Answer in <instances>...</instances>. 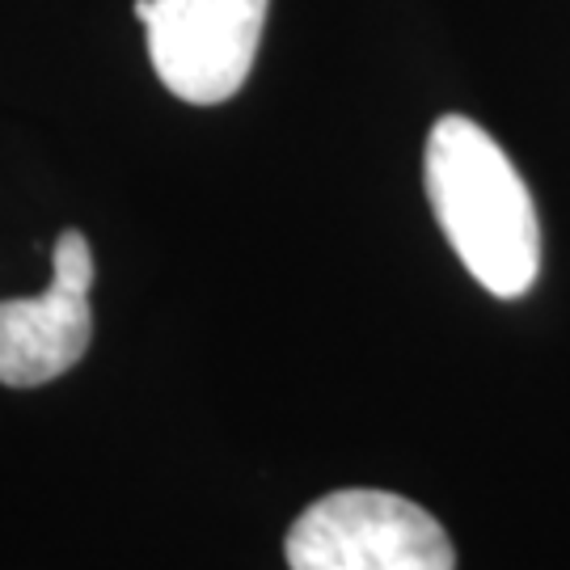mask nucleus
Returning a JSON list of instances; mask_svg holds the SVG:
<instances>
[{"instance_id":"nucleus-1","label":"nucleus","mask_w":570,"mask_h":570,"mask_svg":"<svg viewBox=\"0 0 570 570\" xmlns=\"http://www.w3.org/2000/svg\"><path fill=\"white\" fill-rule=\"evenodd\" d=\"M423 183L465 271L499 301H520L541 271V225L524 178L487 127L444 115L431 127Z\"/></svg>"},{"instance_id":"nucleus-2","label":"nucleus","mask_w":570,"mask_h":570,"mask_svg":"<svg viewBox=\"0 0 570 570\" xmlns=\"http://www.w3.org/2000/svg\"><path fill=\"white\" fill-rule=\"evenodd\" d=\"M292 570H456L444 524L389 490H334L287 532Z\"/></svg>"},{"instance_id":"nucleus-3","label":"nucleus","mask_w":570,"mask_h":570,"mask_svg":"<svg viewBox=\"0 0 570 570\" xmlns=\"http://www.w3.org/2000/svg\"><path fill=\"white\" fill-rule=\"evenodd\" d=\"M157 81L190 106H220L258 60L271 0H136Z\"/></svg>"},{"instance_id":"nucleus-4","label":"nucleus","mask_w":570,"mask_h":570,"mask_svg":"<svg viewBox=\"0 0 570 570\" xmlns=\"http://www.w3.org/2000/svg\"><path fill=\"white\" fill-rule=\"evenodd\" d=\"M51 284L39 296L0 301V385L39 389L81 364L94 338V249L81 228H68L51 254Z\"/></svg>"}]
</instances>
